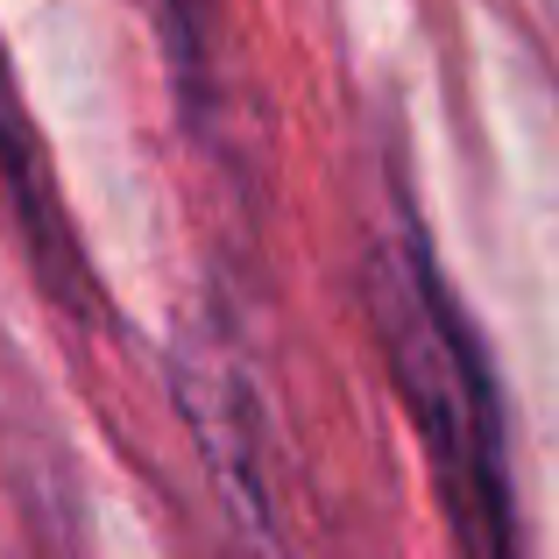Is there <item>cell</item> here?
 <instances>
[{
	"label": "cell",
	"mask_w": 559,
	"mask_h": 559,
	"mask_svg": "<svg viewBox=\"0 0 559 559\" xmlns=\"http://www.w3.org/2000/svg\"><path fill=\"white\" fill-rule=\"evenodd\" d=\"M361 290L404 418L425 447L439 510L461 559H524L518 496L503 453V396L475 319L461 312L447 270L432 262L418 213L396 191H376L369 241H361Z\"/></svg>",
	"instance_id": "cell-1"
},
{
	"label": "cell",
	"mask_w": 559,
	"mask_h": 559,
	"mask_svg": "<svg viewBox=\"0 0 559 559\" xmlns=\"http://www.w3.org/2000/svg\"><path fill=\"white\" fill-rule=\"evenodd\" d=\"M0 191H8L14 219L28 234V255H36V276L57 305L85 312V262H79V241H71V219H64V199L50 185V156H43L36 128H28V107H22V85L8 71V43H0Z\"/></svg>",
	"instance_id": "cell-2"
},
{
	"label": "cell",
	"mask_w": 559,
	"mask_h": 559,
	"mask_svg": "<svg viewBox=\"0 0 559 559\" xmlns=\"http://www.w3.org/2000/svg\"><path fill=\"white\" fill-rule=\"evenodd\" d=\"M156 28H164L170 43V64H178V85L185 93H213L219 107V71L205 64V57H219V8L213 0H156Z\"/></svg>",
	"instance_id": "cell-3"
}]
</instances>
